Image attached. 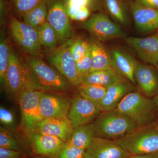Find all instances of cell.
Returning <instances> with one entry per match:
<instances>
[{
	"mask_svg": "<svg viewBox=\"0 0 158 158\" xmlns=\"http://www.w3.org/2000/svg\"><path fill=\"white\" fill-rule=\"evenodd\" d=\"M96 137L117 140L138 127L129 118L115 110L101 112L93 122Z\"/></svg>",
	"mask_w": 158,
	"mask_h": 158,
	"instance_id": "cell-1",
	"label": "cell"
},
{
	"mask_svg": "<svg viewBox=\"0 0 158 158\" xmlns=\"http://www.w3.org/2000/svg\"><path fill=\"white\" fill-rule=\"evenodd\" d=\"M116 110L132 119L138 127L152 123L156 116L152 99L146 97L138 90L127 94Z\"/></svg>",
	"mask_w": 158,
	"mask_h": 158,
	"instance_id": "cell-2",
	"label": "cell"
},
{
	"mask_svg": "<svg viewBox=\"0 0 158 158\" xmlns=\"http://www.w3.org/2000/svg\"><path fill=\"white\" fill-rule=\"evenodd\" d=\"M36 90L62 91L68 89L70 83L54 67L36 56L27 59Z\"/></svg>",
	"mask_w": 158,
	"mask_h": 158,
	"instance_id": "cell-3",
	"label": "cell"
},
{
	"mask_svg": "<svg viewBox=\"0 0 158 158\" xmlns=\"http://www.w3.org/2000/svg\"><path fill=\"white\" fill-rule=\"evenodd\" d=\"M116 141L132 155L158 153V127L152 122Z\"/></svg>",
	"mask_w": 158,
	"mask_h": 158,
	"instance_id": "cell-4",
	"label": "cell"
},
{
	"mask_svg": "<svg viewBox=\"0 0 158 158\" xmlns=\"http://www.w3.org/2000/svg\"><path fill=\"white\" fill-rule=\"evenodd\" d=\"M3 85L10 95L17 98L27 89L36 90L27 64L19 59L11 48Z\"/></svg>",
	"mask_w": 158,
	"mask_h": 158,
	"instance_id": "cell-5",
	"label": "cell"
},
{
	"mask_svg": "<svg viewBox=\"0 0 158 158\" xmlns=\"http://www.w3.org/2000/svg\"><path fill=\"white\" fill-rule=\"evenodd\" d=\"M43 91L28 89L18 98L21 117L22 127L27 132L33 131L37 123L44 119L40 109V102Z\"/></svg>",
	"mask_w": 158,
	"mask_h": 158,
	"instance_id": "cell-6",
	"label": "cell"
},
{
	"mask_svg": "<svg viewBox=\"0 0 158 158\" xmlns=\"http://www.w3.org/2000/svg\"><path fill=\"white\" fill-rule=\"evenodd\" d=\"M81 26L95 38L101 41L126 38L125 33L121 27L103 12H98L91 15L83 22Z\"/></svg>",
	"mask_w": 158,
	"mask_h": 158,
	"instance_id": "cell-7",
	"label": "cell"
},
{
	"mask_svg": "<svg viewBox=\"0 0 158 158\" xmlns=\"http://www.w3.org/2000/svg\"><path fill=\"white\" fill-rule=\"evenodd\" d=\"M70 44L65 43L54 48L48 55V59L54 68L71 85L78 87L81 84V77L77 70L76 62L70 52Z\"/></svg>",
	"mask_w": 158,
	"mask_h": 158,
	"instance_id": "cell-8",
	"label": "cell"
},
{
	"mask_svg": "<svg viewBox=\"0 0 158 158\" xmlns=\"http://www.w3.org/2000/svg\"><path fill=\"white\" fill-rule=\"evenodd\" d=\"M10 29L13 38L26 53L37 56L41 49L38 30L15 18H10Z\"/></svg>",
	"mask_w": 158,
	"mask_h": 158,
	"instance_id": "cell-9",
	"label": "cell"
},
{
	"mask_svg": "<svg viewBox=\"0 0 158 158\" xmlns=\"http://www.w3.org/2000/svg\"><path fill=\"white\" fill-rule=\"evenodd\" d=\"M65 0H46L47 22L56 32L59 40L64 41L70 37V17L65 6Z\"/></svg>",
	"mask_w": 158,
	"mask_h": 158,
	"instance_id": "cell-10",
	"label": "cell"
},
{
	"mask_svg": "<svg viewBox=\"0 0 158 158\" xmlns=\"http://www.w3.org/2000/svg\"><path fill=\"white\" fill-rule=\"evenodd\" d=\"M101 113L98 107L92 102L77 94L73 98L67 118L75 128L92 123Z\"/></svg>",
	"mask_w": 158,
	"mask_h": 158,
	"instance_id": "cell-11",
	"label": "cell"
},
{
	"mask_svg": "<svg viewBox=\"0 0 158 158\" xmlns=\"http://www.w3.org/2000/svg\"><path fill=\"white\" fill-rule=\"evenodd\" d=\"M132 155L116 140L96 137L85 150V158H129Z\"/></svg>",
	"mask_w": 158,
	"mask_h": 158,
	"instance_id": "cell-12",
	"label": "cell"
},
{
	"mask_svg": "<svg viewBox=\"0 0 158 158\" xmlns=\"http://www.w3.org/2000/svg\"><path fill=\"white\" fill-rule=\"evenodd\" d=\"M73 98L43 91L40 109L44 118H67Z\"/></svg>",
	"mask_w": 158,
	"mask_h": 158,
	"instance_id": "cell-13",
	"label": "cell"
},
{
	"mask_svg": "<svg viewBox=\"0 0 158 158\" xmlns=\"http://www.w3.org/2000/svg\"><path fill=\"white\" fill-rule=\"evenodd\" d=\"M138 91L148 98L158 94V72L155 66L138 62L134 75Z\"/></svg>",
	"mask_w": 158,
	"mask_h": 158,
	"instance_id": "cell-14",
	"label": "cell"
},
{
	"mask_svg": "<svg viewBox=\"0 0 158 158\" xmlns=\"http://www.w3.org/2000/svg\"><path fill=\"white\" fill-rule=\"evenodd\" d=\"M126 41L144 63L155 67L158 65V35L141 38L130 37L126 38Z\"/></svg>",
	"mask_w": 158,
	"mask_h": 158,
	"instance_id": "cell-15",
	"label": "cell"
},
{
	"mask_svg": "<svg viewBox=\"0 0 158 158\" xmlns=\"http://www.w3.org/2000/svg\"><path fill=\"white\" fill-rule=\"evenodd\" d=\"M74 128L68 118H46L36 125L33 132L56 136L67 142L73 133Z\"/></svg>",
	"mask_w": 158,
	"mask_h": 158,
	"instance_id": "cell-16",
	"label": "cell"
},
{
	"mask_svg": "<svg viewBox=\"0 0 158 158\" xmlns=\"http://www.w3.org/2000/svg\"><path fill=\"white\" fill-rule=\"evenodd\" d=\"M129 6L138 31L148 33L158 29V10L141 6L135 0H131Z\"/></svg>",
	"mask_w": 158,
	"mask_h": 158,
	"instance_id": "cell-17",
	"label": "cell"
},
{
	"mask_svg": "<svg viewBox=\"0 0 158 158\" xmlns=\"http://www.w3.org/2000/svg\"><path fill=\"white\" fill-rule=\"evenodd\" d=\"M138 90L137 87L127 79L122 80L107 88L98 107L101 112L115 110L127 94Z\"/></svg>",
	"mask_w": 158,
	"mask_h": 158,
	"instance_id": "cell-18",
	"label": "cell"
},
{
	"mask_svg": "<svg viewBox=\"0 0 158 158\" xmlns=\"http://www.w3.org/2000/svg\"><path fill=\"white\" fill-rule=\"evenodd\" d=\"M111 53V67L136 86L134 75L139 62L131 54L121 49H113Z\"/></svg>",
	"mask_w": 158,
	"mask_h": 158,
	"instance_id": "cell-19",
	"label": "cell"
},
{
	"mask_svg": "<svg viewBox=\"0 0 158 158\" xmlns=\"http://www.w3.org/2000/svg\"><path fill=\"white\" fill-rule=\"evenodd\" d=\"M30 134L32 147L35 153L40 155L57 157L65 143L56 136L42 135L34 132Z\"/></svg>",
	"mask_w": 158,
	"mask_h": 158,
	"instance_id": "cell-20",
	"label": "cell"
},
{
	"mask_svg": "<svg viewBox=\"0 0 158 158\" xmlns=\"http://www.w3.org/2000/svg\"><path fill=\"white\" fill-rule=\"evenodd\" d=\"M101 41L93 38L88 43L92 60L90 72L103 70L111 67V52Z\"/></svg>",
	"mask_w": 158,
	"mask_h": 158,
	"instance_id": "cell-21",
	"label": "cell"
},
{
	"mask_svg": "<svg viewBox=\"0 0 158 158\" xmlns=\"http://www.w3.org/2000/svg\"><path fill=\"white\" fill-rule=\"evenodd\" d=\"M124 79L125 78L111 67L103 70L90 72L81 77V84H93L108 88Z\"/></svg>",
	"mask_w": 158,
	"mask_h": 158,
	"instance_id": "cell-22",
	"label": "cell"
},
{
	"mask_svg": "<svg viewBox=\"0 0 158 158\" xmlns=\"http://www.w3.org/2000/svg\"><path fill=\"white\" fill-rule=\"evenodd\" d=\"M96 137L94 125L92 123L75 128L67 142L86 150Z\"/></svg>",
	"mask_w": 158,
	"mask_h": 158,
	"instance_id": "cell-23",
	"label": "cell"
},
{
	"mask_svg": "<svg viewBox=\"0 0 158 158\" xmlns=\"http://www.w3.org/2000/svg\"><path fill=\"white\" fill-rule=\"evenodd\" d=\"M103 2L113 19L123 25L128 26L131 12L124 0H103Z\"/></svg>",
	"mask_w": 158,
	"mask_h": 158,
	"instance_id": "cell-24",
	"label": "cell"
},
{
	"mask_svg": "<svg viewBox=\"0 0 158 158\" xmlns=\"http://www.w3.org/2000/svg\"><path fill=\"white\" fill-rule=\"evenodd\" d=\"M23 17L24 22L38 30L47 21L48 9L46 0L24 15Z\"/></svg>",
	"mask_w": 158,
	"mask_h": 158,
	"instance_id": "cell-25",
	"label": "cell"
},
{
	"mask_svg": "<svg viewBox=\"0 0 158 158\" xmlns=\"http://www.w3.org/2000/svg\"><path fill=\"white\" fill-rule=\"evenodd\" d=\"M77 88L80 95L98 107L105 96L107 89L99 85L89 84H81Z\"/></svg>",
	"mask_w": 158,
	"mask_h": 158,
	"instance_id": "cell-26",
	"label": "cell"
},
{
	"mask_svg": "<svg viewBox=\"0 0 158 158\" xmlns=\"http://www.w3.org/2000/svg\"><path fill=\"white\" fill-rule=\"evenodd\" d=\"M40 42L41 45L50 49L56 48L59 37L56 32L47 21L38 29Z\"/></svg>",
	"mask_w": 158,
	"mask_h": 158,
	"instance_id": "cell-27",
	"label": "cell"
},
{
	"mask_svg": "<svg viewBox=\"0 0 158 158\" xmlns=\"http://www.w3.org/2000/svg\"><path fill=\"white\" fill-rule=\"evenodd\" d=\"M0 147L21 152L22 145L12 133L6 128L0 127Z\"/></svg>",
	"mask_w": 158,
	"mask_h": 158,
	"instance_id": "cell-28",
	"label": "cell"
},
{
	"mask_svg": "<svg viewBox=\"0 0 158 158\" xmlns=\"http://www.w3.org/2000/svg\"><path fill=\"white\" fill-rule=\"evenodd\" d=\"M10 48L6 37L1 34L0 41V82L3 85L5 75L9 65Z\"/></svg>",
	"mask_w": 158,
	"mask_h": 158,
	"instance_id": "cell-29",
	"label": "cell"
},
{
	"mask_svg": "<svg viewBox=\"0 0 158 158\" xmlns=\"http://www.w3.org/2000/svg\"><path fill=\"white\" fill-rule=\"evenodd\" d=\"M43 1L44 0H10L14 11L22 16Z\"/></svg>",
	"mask_w": 158,
	"mask_h": 158,
	"instance_id": "cell-30",
	"label": "cell"
},
{
	"mask_svg": "<svg viewBox=\"0 0 158 158\" xmlns=\"http://www.w3.org/2000/svg\"><path fill=\"white\" fill-rule=\"evenodd\" d=\"M85 150L65 142L57 158H85Z\"/></svg>",
	"mask_w": 158,
	"mask_h": 158,
	"instance_id": "cell-31",
	"label": "cell"
},
{
	"mask_svg": "<svg viewBox=\"0 0 158 158\" xmlns=\"http://www.w3.org/2000/svg\"><path fill=\"white\" fill-rule=\"evenodd\" d=\"M69 49L72 56L77 62L84 57L89 50V44L84 40L79 38L70 43Z\"/></svg>",
	"mask_w": 158,
	"mask_h": 158,
	"instance_id": "cell-32",
	"label": "cell"
},
{
	"mask_svg": "<svg viewBox=\"0 0 158 158\" xmlns=\"http://www.w3.org/2000/svg\"><path fill=\"white\" fill-rule=\"evenodd\" d=\"M0 121L2 126L8 130H14L15 118L11 110L1 106L0 108Z\"/></svg>",
	"mask_w": 158,
	"mask_h": 158,
	"instance_id": "cell-33",
	"label": "cell"
},
{
	"mask_svg": "<svg viewBox=\"0 0 158 158\" xmlns=\"http://www.w3.org/2000/svg\"><path fill=\"white\" fill-rule=\"evenodd\" d=\"M65 2L66 11L71 19L82 8L86 6L90 8L89 0H65Z\"/></svg>",
	"mask_w": 158,
	"mask_h": 158,
	"instance_id": "cell-34",
	"label": "cell"
},
{
	"mask_svg": "<svg viewBox=\"0 0 158 158\" xmlns=\"http://www.w3.org/2000/svg\"><path fill=\"white\" fill-rule=\"evenodd\" d=\"M77 68L80 77L90 73L92 67V60L89 49L84 57L76 62Z\"/></svg>",
	"mask_w": 158,
	"mask_h": 158,
	"instance_id": "cell-35",
	"label": "cell"
},
{
	"mask_svg": "<svg viewBox=\"0 0 158 158\" xmlns=\"http://www.w3.org/2000/svg\"><path fill=\"white\" fill-rule=\"evenodd\" d=\"M21 151L0 147V158H21Z\"/></svg>",
	"mask_w": 158,
	"mask_h": 158,
	"instance_id": "cell-36",
	"label": "cell"
},
{
	"mask_svg": "<svg viewBox=\"0 0 158 158\" xmlns=\"http://www.w3.org/2000/svg\"><path fill=\"white\" fill-rule=\"evenodd\" d=\"M91 9L88 6L80 9L73 17L74 20L84 22L88 19L91 15Z\"/></svg>",
	"mask_w": 158,
	"mask_h": 158,
	"instance_id": "cell-37",
	"label": "cell"
},
{
	"mask_svg": "<svg viewBox=\"0 0 158 158\" xmlns=\"http://www.w3.org/2000/svg\"><path fill=\"white\" fill-rule=\"evenodd\" d=\"M135 1L141 5L158 10V0H135Z\"/></svg>",
	"mask_w": 158,
	"mask_h": 158,
	"instance_id": "cell-38",
	"label": "cell"
},
{
	"mask_svg": "<svg viewBox=\"0 0 158 158\" xmlns=\"http://www.w3.org/2000/svg\"><path fill=\"white\" fill-rule=\"evenodd\" d=\"M90 2V8L91 10H98L102 8V0H89Z\"/></svg>",
	"mask_w": 158,
	"mask_h": 158,
	"instance_id": "cell-39",
	"label": "cell"
},
{
	"mask_svg": "<svg viewBox=\"0 0 158 158\" xmlns=\"http://www.w3.org/2000/svg\"><path fill=\"white\" fill-rule=\"evenodd\" d=\"M129 158H158V152L147 154L133 155Z\"/></svg>",
	"mask_w": 158,
	"mask_h": 158,
	"instance_id": "cell-40",
	"label": "cell"
},
{
	"mask_svg": "<svg viewBox=\"0 0 158 158\" xmlns=\"http://www.w3.org/2000/svg\"><path fill=\"white\" fill-rule=\"evenodd\" d=\"M152 100L154 103L155 106L156 113L157 115V114H158V94L154 98H153Z\"/></svg>",
	"mask_w": 158,
	"mask_h": 158,
	"instance_id": "cell-41",
	"label": "cell"
},
{
	"mask_svg": "<svg viewBox=\"0 0 158 158\" xmlns=\"http://www.w3.org/2000/svg\"><path fill=\"white\" fill-rule=\"evenodd\" d=\"M153 123H154L156 126L157 127H158V118H157L156 119V120L153 122Z\"/></svg>",
	"mask_w": 158,
	"mask_h": 158,
	"instance_id": "cell-42",
	"label": "cell"
},
{
	"mask_svg": "<svg viewBox=\"0 0 158 158\" xmlns=\"http://www.w3.org/2000/svg\"><path fill=\"white\" fill-rule=\"evenodd\" d=\"M156 68L158 72V65H156Z\"/></svg>",
	"mask_w": 158,
	"mask_h": 158,
	"instance_id": "cell-43",
	"label": "cell"
},
{
	"mask_svg": "<svg viewBox=\"0 0 158 158\" xmlns=\"http://www.w3.org/2000/svg\"></svg>",
	"mask_w": 158,
	"mask_h": 158,
	"instance_id": "cell-44",
	"label": "cell"
}]
</instances>
